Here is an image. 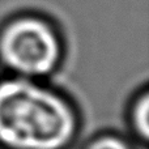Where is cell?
Listing matches in <instances>:
<instances>
[{
  "label": "cell",
  "instance_id": "7a4b0ae2",
  "mask_svg": "<svg viewBox=\"0 0 149 149\" xmlns=\"http://www.w3.org/2000/svg\"><path fill=\"white\" fill-rule=\"evenodd\" d=\"M67 38L56 20L36 9H21L0 21L1 74L52 80L67 60Z\"/></svg>",
  "mask_w": 149,
  "mask_h": 149
},
{
  "label": "cell",
  "instance_id": "277c9868",
  "mask_svg": "<svg viewBox=\"0 0 149 149\" xmlns=\"http://www.w3.org/2000/svg\"><path fill=\"white\" fill-rule=\"evenodd\" d=\"M77 149H143L127 134L116 130H102L89 136Z\"/></svg>",
  "mask_w": 149,
  "mask_h": 149
},
{
  "label": "cell",
  "instance_id": "6da1fadb",
  "mask_svg": "<svg viewBox=\"0 0 149 149\" xmlns=\"http://www.w3.org/2000/svg\"><path fill=\"white\" fill-rule=\"evenodd\" d=\"M80 106L51 80L0 74V149H73Z\"/></svg>",
  "mask_w": 149,
  "mask_h": 149
},
{
  "label": "cell",
  "instance_id": "3957f363",
  "mask_svg": "<svg viewBox=\"0 0 149 149\" xmlns=\"http://www.w3.org/2000/svg\"><path fill=\"white\" fill-rule=\"evenodd\" d=\"M126 134L136 145L148 149L149 141V88L147 84L137 88L130 97L124 111Z\"/></svg>",
  "mask_w": 149,
  "mask_h": 149
}]
</instances>
